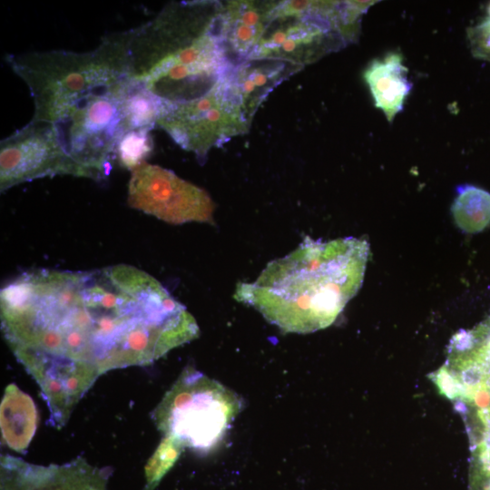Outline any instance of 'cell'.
Listing matches in <instances>:
<instances>
[{
	"instance_id": "7",
	"label": "cell",
	"mask_w": 490,
	"mask_h": 490,
	"mask_svg": "<svg viewBox=\"0 0 490 490\" xmlns=\"http://www.w3.org/2000/svg\"><path fill=\"white\" fill-rule=\"evenodd\" d=\"M156 125L199 161L214 147L249 132L251 122L242 110L229 73L206 94L183 103H162Z\"/></svg>"
},
{
	"instance_id": "19",
	"label": "cell",
	"mask_w": 490,
	"mask_h": 490,
	"mask_svg": "<svg viewBox=\"0 0 490 490\" xmlns=\"http://www.w3.org/2000/svg\"><path fill=\"white\" fill-rule=\"evenodd\" d=\"M490 19V18H489Z\"/></svg>"
},
{
	"instance_id": "2",
	"label": "cell",
	"mask_w": 490,
	"mask_h": 490,
	"mask_svg": "<svg viewBox=\"0 0 490 490\" xmlns=\"http://www.w3.org/2000/svg\"><path fill=\"white\" fill-rule=\"evenodd\" d=\"M369 245L354 237L329 241L305 237L293 251L271 260L253 282H240L234 298L286 333L330 326L363 282Z\"/></svg>"
},
{
	"instance_id": "10",
	"label": "cell",
	"mask_w": 490,
	"mask_h": 490,
	"mask_svg": "<svg viewBox=\"0 0 490 490\" xmlns=\"http://www.w3.org/2000/svg\"><path fill=\"white\" fill-rule=\"evenodd\" d=\"M54 175H72V170L52 125L31 120L1 142L2 192L23 182Z\"/></svg>"
},
{
	"instance_id": "9",
	"label": "cell",
	"mask_w": 490,
	"mask_h": 490,
	"mask_svg": "<svg viewBox=\"0 0 490 490\" xmlns=\"http://www.w3.org/2000/svg\"><path fill=\"white\" fill-rule=\"evenodd\" d=\"M430 378L456 407H490V317L453 337L446 363Z\"/></svg>"
},
{
	"instance_id": "5",
	"label": "cell",
	"mask_w": 490,
	"mask_h": 490,
	"mask_svg": "<svg viewBox=\"0 0 490 490\" xmlns=\"http://www.w3.org/2000/svg\"><path fill=\"white\" fill-rule=\"evenodd\" d=\"M375 1H279L248 59H278L301 66L357 39L361 15Z\"/></svg>"
},
{
	"instance_id": "18",
	"label": "cell",
	"mask_w": 490,
	"mask_h": 490,
	"mask_svg": "<svg viewBox=\"0 0 490 490\" xmlns=\"http://www.w3.org/2000/svg\"><path fill=\"white\" fill-rule=\"evenodd\" d=\"M488 18H490V5L488 7Z\"/></svg>"
},
{
	"instance_id": "4",
	"label": "cell",
	"mask_w": 490,
	"mask_h": 490,
	"mask_svg": "<svg viewBox=\"0 0 490 490\" xmlns=\"http://www.w3.org/2000/svg\"><path fill=\"white\" fill-rule=\"evenodd\" d=\"M128 31L106 35L90 52L8 54L12 70L34 100L33 121L54 124L85 96L127 77Z\"/></svg>"
},
{
	"instance_id": "6",
	"label": "cell",
	"mask_w": 490,
	"mask_h": 490,
	"mask_svg": "<svg viewBox=\"0 0 490 490\" xmlns=\"http://www.w3.org/2000/svg\"><path fill=\"white\" fill-rule=\"evenodd\" d=\"M242 407L237 393L188 367L156 407L152 418L165 435L164 442L174 449L208 453L222 441Z\"/></svg>"
},
{
	"instance_id": "8",
	"label": "cell",
	"mask_w": 490,
	"mask_h": 490,
	"mask_svg": "<svg viewBox=\"0 0 490 490\" xmlns=\"http://www.w3.org/2000/svg\"><path fill=\"white\" fill-rule=\"evenodd\" d=\"M127 202L172 224L213 221L214 203L207 191L170 170L146 162L131 171Z\"/></svg>"
},
{
	"instance_id": "15",
	"label": "cell",
	"mask_w": 490,
	"mask_h": 490,
	"mask_svg": "<svg viewBox=\"0 0 490 490\" xmlns=\"http://www.w3.org/2000/svg\"><path fill=\"white\" fill-rule=\"evenodd\" d=\"M465 425L471 451L469 490H490V409L475 412Z\"/></svg>"
},
{
	"instance_id": "3",
	"label": "cell",
	"mask_w": 490,
	"mask_h": 490,
	"mask_svg": "<svg viewBox=\"0 0 490 490\" xmlns=\"http://www.w3.org/2000/svg\"><path fill=\"white\" fill-rule=\"evenodd\" d=\"M223 4L182 1L128 30L127 76L162 103L210 92L235 66L222 37Z\"/></svg>"
},
{
	"instance_id": "17",
	"label": "cell",
	"mask_w": 490,
	"mask_h": 490,
	"mask_svg": "<svg viewBox=\"0 0 490 490\" xmlns=\"http://www.w3.org/2000/svg\"><path fill=\"white\" fill-rule=\"evenodd\" d=\"M149 129L132 130L119 141L115 161L124 169L132 171L144 162L153 150V141Z\"/></svg>"
},
{
	"instance_id": "1",
	"label": "cell",
	"mask_w": 490,
	"mask_h": 490,
	"mask_svg": "<svg viewBox=\"0 0 490 490\" xmlns=\"http://www.w3.org/2000/svg\"><path fill=\"white\" fill-rule=\"evenodd\" d=\"M1 328L62 427L103 374L148 365L198 338L193 316L150 274L119 264L38 269L1 289Z\"/></svg>"
},
{
	"instance_id": "14",
	"label": "cell",
	"mask_w": 490,
	"mask_h": 490,
	"mask_svg": "<svg viewBox=\"0 0 490 490\" xmlns=\"http://www.w3.org/2000/svg\"><path fill=\"white\" fill-rule=\"evenodd\" d=\"M4 442L13 450L24 453L37 426V411L33 399L15 384L6 387L0 407Z\"/></svg>"
},
{
	"instance_id": "16",
	"label": "cell",
	"mask_w": 490,
	"mask_h": 490,
	"mask_svg": "<svg viewBox=\"0 0 490 490\" xmlns=\"http://www.w3.org/2000/svg\"><path fill=\"white\" fill-rule=\"evenodd\" d=\"M451 211L459 229L467 233L482 231L490 224V192L473 185L462 186Z\"/></svg>"
},
{
	"instance_id": "11",
	"label": "cell",
	"mask_w": 490,
	"mask_h": 490,
	"mask_svg": "<svg viewBox=\"0 0 490 490\" xmlns=\"http://www.w3.org/2000/svg\"><path fill=\"white\" fill-rule=\"evenodd\" d=\"M279 1H228L222 8V37L236 65L260 43Z\"/></svg>"
},
{
	"instance_id": "13",
	"label": "cell",
	"mask_w": 490,
	"mask_h": 490,
	"mask_svg": "<svg viewBox=\"0 0 490 490\" xmlns=\"http://www.w3.org/2000/svg\"><path fill=\"white\" fill-rule=\"evenodd\" d=\"M375 105L391 122L403 109L412 88L407 78V68L399 54L391 53L382 59L373 60L363 73Z\"/></svg>"
},
{
	"instance_id": "12",
	"label": "cell",
	"mask_w": 490,
	"mask_h": 490,
	"mask_svg": "<svg viewBox=\"0 0 490 490\" xmlns=\"http://www.w3.org/2000/svg\"><path fill=\"white\" fill-rule=\"evenodd\" d=\"M304 67L278 59L244 60L229 72L230 83L247 119H252L267 96Z\"/></svg>"
}]
</instances>
